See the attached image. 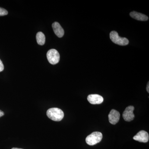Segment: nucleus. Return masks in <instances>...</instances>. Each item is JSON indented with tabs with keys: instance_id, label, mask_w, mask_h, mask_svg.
Segmentation results:
<instances>
[{
	"instance_id": "5",
	"label": "nucleus",
	"mask_w": 149,
	"mask_h": 149,
	"mask_svg": "<svg viewBox=\"0 0 149 149\" xmlns=\"http://www.w3.org/2000/svg\"><path fill=\"white\" fill-rule=\"evenodd\" d=\"M134 110V107L132 106H128L125 109L123 113V117L124 120L129 122L133 120L135 117V115L133 113Z\"/></svg>"
},
{
	"instance_id": "15",
	"label": "nucleus",
	"mask_w": 149,
	"mask_h": 149,
	"mask_svg": "<svg viewBox=\"0 0 149 149\" xmlns=\"http://www.w3.org/2000/svg\"><path fill=\"white\" fill-rule=\"evenodd\" d=\"M149 82L148 83V84H147V92H148V93H149Z\"/></svg>"
},
{
	"instance_id": "1",
	"label": "nucleus",
	"mask_w": 149,
	"mask_h": 149,
	"mask_svg": "<svg viewBox=\"0 0 149 149\" xmlns=\"http://www.w3.org/2000/svg\"><path fill=\"white\" fill-rule=\"evenodd\" d=\"M47 115L51 120L60 121L64 117V113L61 109L58 108H52L47 111Z\"/></svg>"
},
{
	"instance_id": "6",
	"label": "nucleus",
	"mask_w": 149,
	"mask_h": 149,
	"mask_svg": "<svg viewBox=\"0 0 149 149\" xmlns=\"http://www.w3.org/2000/svg\"><path fill=\"white\" fill-rule=\"evenodd\" d=\"M133 139L139 142L147 143L149 141V134L145 130H141L133 137Z\"/></svg>"
},
{
	"instance_id": "8",
	"label": "nucleus",
	"mask_w": 149,
	"mask_h": 149,
	"mask_svg": "<svg viewBox=\"0 0 149 149\" xmlns=\"http://www.w3.org/2000/svg\"><path fill=\"white\" fill-rule=\"evenodd\" d=\"M88 100L92 104H99L102 103L104 99L102 96L97 94H92L88 96Z\"/></svg>"
},
{
	"instance_id": "12",
	"label": "nucleus",
	"mask_w": 149,
	"mask_h": 149,
	"mask_svg": "<svg viewBox=\"0 0 149 149\" xmlns=\"http://www.w3.org/2000/svg\"><path fill=\"white\" fill-rule=\"evenodd\" d=\"M8 14V12L5 9L0 8V16H4Z\"/></svg>"
},
{
	"instance_id": "10",
	"label": "nucleus",
	"mask_w": 149,
	"mask_h": 149,
	"mask_svg": "<svg viewBox=\"0 0 149 149\" xmlns=\"http://www.w3.org/2000/svg\"><path fill=\"white\" fill-rule=\"evenodd\" d=\"M130 15L133 18L140 21H147L148 19V17L146 15L136 11L130 13Z\"/></svg>"
},
{
	"instance_id": "14",
	"label": "nucleus",
	"mask_w": 149,
	"mask_h": 149,
	"mask_svg": "<svg viewBox=\"0 0 149 149\" xmlns=\"http://www.w3.org/2000/svg\"><path fill=\"white\" fill-rule=\"evenodd\" d=\"M4 113L3 112L0 110V117L3 116H4Z\"/></svg>"
},
{
	"instance_id": "9",
	"label": "nucleus",
	"mask_w": 149,
	"mask_h": 149,
	"mask_svg": "<svg viewBox=\"0 0 149 149\" xmlns=\"http://www.w3.org/2000/svg\"><path fill=\"white\" fill-rule=\"evenodd\" d=\"M52 28L55 34L57 37L59 38L63 37L64 31L59 23L58 22H54L52 24Z\"/></svg>"
},
{
	"instance_id": "4",
	"label": "nucleus",
	"mask_w": 149,
	"mask_h": 149,
	"mask_svg": "<svg viewBox=\"0 0 149 149\" xmlns=\"http://www.w3.org/2000/svg\"><path fill=\"white\" fill-rule=\"evenodd\" d=\"M47 56L48 61L51 64L55 65L59 61V54L55 49H52L48 51L47 53Z\"/></svg>"
},
{
	"instance_id": "7",
	"label": "nucleus",
	"mask_w": 149,
	"mask_h": 149,
	"mask_svg": "<svg viewBox=\"0 0 149 149\" xmlns=\"http://www.w3.org/2000/svg\"><path fill=\"white\" fill-rule=\"evenodd\" d=\"M120 117V114L119 112L116 110L112 109L109 114V120L111 124L115 125L118 122Z\"/></svg>"
},
{
	"instance_id": "2",
	"label": "nucleus",
	"mask_w": 149,
	"mask_h": 149,
	"mask_svg": "<svg viewBox=\"0 0 149 149\" xmlns=\"http://www.w3.org/2000/svg\"><path fill=\"white\" fill-rule=\"evenodd\" d=\"M110 38L113 43L118 45L126 46L129 43V41L127 38L119 37L116 31H113L110 32Z\"/></svg>"
},
{
	"instance_id": "13",
	"label": "nucleus",
	"mask_w": 149,
	"mask_h": 149,
	"mask_svg": "<svg viewBox=\"0 0 149 149\" xmlns=\"http://www.w3.org/2000/svg\"><path fill=\"white\" fill-rule=\"evenodd\" d=\"M4 68V67L3 64L2 62L0 59V72L3 71Z\"/></svg>"
},
{
	"instance_id": "16",
	"label": "nucleus",
	"mask_w": 149,
	"mask_h": 149,
	"mask_svg": "<svg viewBox=\"0 0 149 149\" xmlns=\"http://www.w3.org/2000/svg\"><path fill=\"white\" fill-rule=\"evenodd\" d=\"M11 149H21V148H12Z\"/></svg>"
},
{
	"instance_id": "3",
	"label": "nucleus",
	"mask_w": 149,
	"mask_h": 149,
	"mask_svg": "<svg viewBox=\"0 0 149 149\" xmlns=\"http://www.w3.org/2000/svg\"><path fill=\"white\" fill-rule=\"evenodd\" d=\"M102 139V134L100 132H95L87 136L86 142L89 146H94L100 143Z\"/></svg>"
},
{
	"instance_id": "11",
	"label": "nucleus",
	"mask_w": 149,
	"mask_h": 149,
	"mask_svg": "<svg viewBox=\"0 0 149 149\" xmlns=\"http://www.w3.org/2000/svg\"><path fill=\"white\" fill-rule=\"evenodd\" d=\"M37 43L40 45H43L45 42V37L42 32H39L36 35Z\"/></svg>"
}]
</instances>
